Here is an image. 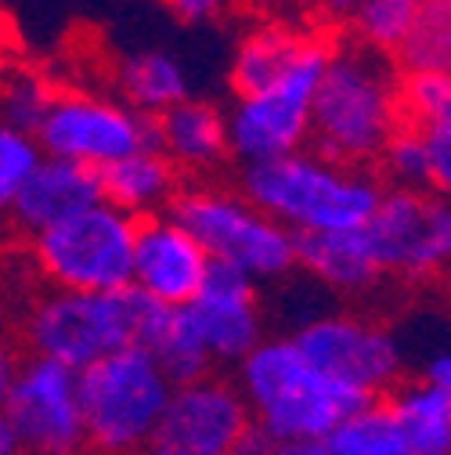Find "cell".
I'll return each instance as SVG.
<instances>
[{
    "mask_svg": "<svg viewBox=\"0 0 451 455\" xmlns=\"http://www.w3.org/2000/svg\"><path fill=\"white\" fill-rule=\"evenodd\" d=\"M401 69L390 54L354 44H332L325 73L311 101V152L368 170L401 127L398 108Z\"/></svg>",
    "mask_w": 451,
    "mask_h": 455,
    "instance_id": "1",
    "label": "cell"
},
{
    "mask_svg": "<svg viewBox=\"0 0 451 455\" xmlns=\"http://www.w3.org/2000/svg\"><path fill=\"white\" fill-rule=\"evenodd\" d=\"M372 170L332 163L311 148L242 166L239 192L289 235L358 232L383 199Z\"/></svg>",
    "mask_w": 451,
    "mask_h": 455,
    "instance_id": "2",
    "label": "cell"
},
{
    "mask_svg": "<svg viewBox=\"0 0 451 455\" xmlns=\"http://www.w3.org/2000/svg\"><path fill=\"white\" fill-rule=\"evenodd\" d=\"M235 369L253 427L274 444H321L344 419L372 405L368 394L318 372L289 336H264Z\"/></svg>",
    "mask_w": 451,
    "mask_h": 455,
    "instance_id": "3",
    "label": "cell"
},
{
    "mask_svg": "<svg viewBox=\"0 0 451 455\" xmlns=\"http://www.w3.org/2000/svg\"><path fill=\"white\" fill-rule=\"evenodd\" d=\"M170 217L202 246L210 264H224L249 282H281L297 271V235L260 213L239 188L192 185L170 206Z\"/></svg>",
    "mask_w": 451,
    "mask_h": 455,
    "instance_id": "4",
    "label": "cell"
},
{
    "mask_svg": "<svg viewBox=\"0 0 451 455\" xmlns=\"http://www.w3.org/2000/svg\"><path fill=\"white\" fill-rule=\"evenodd\" d=\"M83 441L112 455H134L155 444L174 383L141 347H123L76 372Z\"/></svg>",
    "mask_w": 451,
    "mask_h": 455,
    "instance_id": "5",
    "label": "cell"
},
{
    "mask_svg": "<svg viewBox=\"0 0 451 455\" xmlns=\"http://www.w3.org/2000/svg\"><path fill=\"white\" fill-rule=\"evenodd\" d=\"M134 228L127 213L94 203L29 239L33 264L59 293H120L131 290Z\"/></svg>",
    "mask_w": 451,
    "mask_h": 455,
    "instance_id": "6",
    "label": "cell"
},
{
    "mask_svg": "<svg viewBox=\"0 0 451 455\" xmlns=\"http://www.w3.org/2000/svg\"><path fill=\"white\" fill-rule=\"evenodd\" d=\"M141 293H59L51 290L26 315V344L33 358L59 362L69 372H83L94 362L134 347Z\"/></svg>",
    "mask_w": 451,
    "mask_h": 455,
    "instance_id": "7",
    "label": "cell"
},
{
    "mask_svg": "<svg viewBox=\"0 0 451 455\" xmlns=\"http://www.w3.org/2000/svg\"><path fill=\"white\" fill-rule=\"evenodd\" d=\"M328 54H332V40L311 33L300 59L271 87L235 98V105L224 112L232 159H239L242 166H253V163H267V159L307 148L311 101Z\"/></svg>",
    "mask_w": 451,
    "mask_h": 455,
    "instance_id": "8",
    "label": "cell"
},
{
    "mask_svg": "<svg viewBox=\"0 0 451 455\" xmlns=\"http://www.w3.org/2000/svg\"><path fill=\"white\" fill-rule=\"evenodd\" d=\"M33 138L44 156L98 174L123 156L155 148V124L127 108L120 98L94 91H54Z\"/></svg>",
    "mask_w": 451,
    "mask_h": 455,
    "instance_id": "9",
    "label": "cell"
},
{
    "mask_svg": "<svg viewBox=\"0 0 451 455\" xmlns=\"http://www.w3.org/2000/svg\"><path fill=\"white\" fill-rule=\"evenodd\" d=\"M361 235L383 278L433 282L451 260V206L437 192L383 188Z\"/></svg>",
    "mask_w": 451,
    "mask_h": 455,
    "instance_id": "10",
    "label": "cell"
},
{
    "mask_svg": "<svg viewBox=\"0 0 451 455\" xmlns=\"http://www.w3.org/2000/svg\"><path fill=\"white\" fill-rule=\"evenodd\" d=\"M289 339L318 372L368 394L372 402L398 387L405 372L401 339L361 315H318Z\"/></svg>",
    "mask_w": 451,
    "mask_h": 455,
    "instance_id": "11",
    "label": "cell"
},
{
    "mask_svg": "<svg viewBox=\"0 0 451 455\" xmlns=\"http://www.w3.org/2000/svg\"><path fill=\"white\" fill-rule=\"evenodd\" d=\"M22 448L40 455H69L83 444V416L76 372L47 358H26L15 365L8 402L0 409Z\"/></svg>",
    "mask_w": 451,
    "mask_h": 455,
    "instance_id": "12",
    "label": "cell"
},
{
    "mask_svg": "<svg viewBox=\"0 0 451 455\" xmlns=\"http://www.w3.org/2000/svg\"><path fill=\"white\" fill-rule=\"evenodd\" d=\"M249 427L253 419L239 387L224 376H202L170 390L155 444L185 455H232Z\"/></svg>",
    "mask_w": 451,
    "mask_h": 455,
    "instance_id": "13",
    "label": "cell"
},
{
    "mask_svg": "<svg viewBox=\"0 0 451 455\" xmlns=\"http://www.w3.org/2000/svg\"><path fill=\"white\" fill-rule=\"evenodd\" d=\"M185 315L213 369L239 365L264 339L260 286L224 264H210L202 290L185 307Z\"/></svg>",
    "mask_w": 451,
    "mask_h": 455,
    "instance_id": "14",
    "label": "cell"
},
{
    "mask_svg": "<svg viewBox=\"0 0 451 455\" xmlns=\"http://www.w3.org/2000/svg\"><path fill=\"white\" fill-rule=\"evenodd\" d=\"M206 271H210V257L170 213L138 220L134 260H131L134 293H141L159 307H188L202 290Z\"/></svg>",
    "mask_w": 451,
    "mask_h": 455,
    "instance_id": "15",
    "label": "cell"
},
{
    "mask_svg": "<svg viewBox=\"0 0 451 455\" xmlns=\"http://www.w3.org/2000/svg\"><path fill=\"white\" fill-rule=\"evenodd\" d=\"M152 124H155V152L170 159L181 178L213 174V170H220L232 159L224 108L206 98H185Z\"/></svg>",
    "mask_w": 451,
    "mask_h": 455,
    "instance_id": "16",
    "label": "cell"
},
{
    "mask_svg": "<svg viewBox=\"0 0 451 455\" xmlns=\"http://www.w3.org/2000/svg\"><path fill=\"white\" fill-rule=\"evenodd\" d=\"M94 203H101V188H98L94 170L44 156L40 166L33 170V178L26 181V188L19 192L8 217L22 235L33 239V235L47 232L51 224H59V220H66V217H73Z\"/></svg>",
    "mask_w": 451,
    "mask_h": 455,
    "instance_id": "17",
    "label": "cell"
},
{
    "mask_svg": "<svg viewBox=\"0 0 451 455\" xmlns=\"http://www.w3.org/2000/svg\"><path fill=\"white\" fill-rule=\"evenodd\" d=\"M98 188H101V203H108L112 210L127 213L131 220H148L159 213H170L174 199L185 188V178L162 152L145 148L98 170Z\"/></svg>",
    "mask_w": 451,
    "mask_h": 455,
    "instance_id": "18",
    "label": "cell"
},
{
    "mask_svg": "<svg viewBox=\"0 0 451 455\" xmlns=\"http://www.w3.org/2000/svg\"><path fill=\"white\" fill-rule=\"evenodd\" d=\"M134 347L148 351L174 387L202 379V376H213V362L206 358L185 307H159V304L145 300L141 304V318H138Z\"/></svg>",
    "mask_w": 451,
    "mask_h": 455,
    "instance_id": "19",
    "label": "cell"
},
{
    "mask_svg": "<svg viewBox=\"0 0 451 455\" xmlns=\"http://www.w3.org/2000/svg\"><path fill=\"white\" fill-rule=\"evenodd\" d=\"M116 98L141 112V116L155 120L178 101L192 98V76L188 66L170 51H134L116 62Z\"/></svg>",
    "mask_w": 451,
    "mask_h": 455,
    "instance_id": "20",
    "label": "cell"
},
{
    "mask_svg": "<svg viewBox=\"0 0 451 455\" xmlns=\"http://www.w3.org/2000/svg\"><path fill=\"white\" fill-rule=\"evenodd\" d=\"M297 271H307L321 286L340 293H365L383 278L361 228L332 235H297Z\"/></svg>",
    "mask_w": 451,
    "mask_h": 455,
    "instance_id": "21",
    "label": "cell"
},
{
    "mask_svg": "<svg viewBox=\"0 0 451 455\" xmlns=\"http://www.w3.org/2000/svg\"><path fill=\"white\" fill-rule=\"evenodd\" d=\"M383 405L398 423L412 455H447L451 451V390L430 387L423 379L398 383Z\"/></svg>",
    "mask_w": 451,
    "mask_h": 455,
    "instance_id": "22",
    "label": "cell"
},
{
    "mask_svg": "<svg viewBox=\"0 0 451 455\" xmlns=\"http://www.w3.org/2000/svg\"><path fill=\"white\" fill-rule=\"evenodd\" d=\"M307 36L311 33H297L289 26H260L253 33H246L232 54V69H228V84H232L235 98L271 87L300 59Z\"/></svg>",
    "mask_w": 451,
    "mask_h": 455,
    "instance_id": "23",
    "label": "cell"
},
{
    "mask_svg": "<svg viewBox=\"0 0 451 455\" xmlns=\"http://www.w3.org/2000/svg\"><path fill=\"white\" fill-rule=\"evenodd\" d=\"M401 73H451V0H430L393 54Z\"/></svg>",
    "mask_w": 451,
    "mask_h": 455,
    "instance_id": "24",
    "label": "cell"
},
{
    "mask_svg": "<svg viewBox=\"0 0 451 455\" xmlns=\"http://www.w3.org/2000/svg\"><path fill=\"white\" fill-rule=\"evenodd\" d=\"M321 444L328 455H412L398 423L390 419L383 397L344 419Z\"/></svg>",
    "mask_w": 451,
    "mask_h": 455,
    "instance_id": "25",
    "label": "cell"
},
{
    "mask_svg": "<svg viewBox=\"0 0 451 455\" xmlns=\"http://www.w3.org/2000/svg\"><path fill=\"white\" fill-rule=\"evenodd\" d=\"M54 91L59 87H54L44 73L29 69V66L0 69V127L36 134Z\"/></svg>",
    "mask_w": 451,
    "mask_h": 455,
    "instance_id": "26",
    "label": "cell"
},
{
    "mask_svg": "<svg viewBox=\"0 0 451 455\" xmlns=\"http://www.w3.org/2000/svg\"><path fill=\"white\" fill-rule=\"evenodd\" d=\"M379 181L386 178L390 188H405V192H437L433 188V166L426 156V138L423 127L401 124L398 131L390 134L386 148L379 152Z\"/></svg>",
    "mask_w": 451,
    "mask_h": 455,
    "instance_id": "27",
    "label": "cell"
},
{
    "mask_svg": "<svg viewBox=\"0 0 451 455\" xmlns=\"http://www.w3.org/2000/svg\"><path fill=\"white\" fill-rule=\"evenodd\" d=\"M426 4L430 0H368L361 15L351 22L358 33V44L393 59Z\"/></svg>",
    "mask_w": 451,
    "mask_h": 455,
    "instance_id": "28",
    "label": "cell"
},
{
    "mask_svg": "<svg viewBox=\"0 0 451 455\" xmlns=\"http://www.w3.org/2000/svg\"><path fill=\"white\" fill-rule=\"evenodd\" d=\"M401 124L430 127L451 116V73H401L398 80Z\"/></svg>",
    "mask_w": 451,
    "mask_h": 455,
    "instance_id": "29",
    "label": "cell"
},
{
    "mask_svg": "<svg viewBox=\"0 0 451 455\" xmlns=\"http://www.w3.org/2000/svg\"><path fill=\"white\" fill-rule=\"evenodd\" d=\"M44 152L33 134L0 127V217H8L19 192L33 178V170L40 166Z\"/></svg>",
    "mask_w": 451,
    "mask_h": 455,
    "instance_id": "30",
    "label": "cell"
},
{
    "mask_svg": "<svg viewBox=\"0 0 451 455\" xmlns=\"http://www.w3.org/2000/svg\"><path fill=\"white\" fill-rule=\"evenodd\" d=\"M423 138H426V156L433 166V188L437 196H444L451 185V116L423 127Z\"/></svg>",
    "mask_w": 451,
    "mask_h": 455,
    "instance_id": "31",
    "label": "cell"
},
{
    "mask_svg": "<svg viewBox=\"0 0 451 455\" xmlns=\"http://www.w3.org/2000/svg\"><path fill=\"white\" fill-rule=\"evenodd\" d=\"M155 4H162L185 26H206V22H213V19H220L224 12H228L232 0H155Z\"/></svg>",
    "mask_w": 451,
    "mask_h": 455,
    "instance_id": "32",
    "label": "cell"
},
{
    "mask_svg": "<svg viewBox=\"0 0 451 455\" xmlns=\"http://www.w3.org/2000/svg\"><path fill=\"white\" fill-rule=\"evenodd\" d=\"M365 4H368V0H314V8H318L328 22H354Z\"/></svg>",
    "mask_w": 451,
    "mask_h": 455,
    "instance_id": "33",
    "label": "cell"
},
{
    "mask_svg": "<svg viewBox=\"0 0 451 455\" xmlns=\"http://www.w3.org/2000/svg\"><path fill=\"white\" fill-rule=\"evenodd\" d=\"M419 379H423V383H430V387L451 390V355H447V351L430 355V358H426V365H423V376H419Z\"/></svg>",
    "mask_w": 451,
    "mask_h": 455,
    "instance_id": "34",
    "label": "cell"
},
{
    "mask_svg": "<svg viewBox=\"0 0 451 455\" xmlns=\"http://www.w3.org/2000/svg\"><path fill=\"white\" fill-rule=\"evenodd\" d=\"M274 448H278V444H274L260 427H249V430L242 434V441L235 444L232 455H274Z\"/></svg>",
    "mask_w": 451,
    "mask_h": 455,
    "instance_id": "35",
    "label": "cell"
},
{
    "mask_svg": "<svg viewBox=\"0 0 451 455\" xmlns=\"http://www.w3.org/2000/svg\"><path fill=\"white\" fill-rule=\"evenodd\" d=\"M15 355H12V347L0 339V409H4V402H8V390H12V379H15Z\"/></svg>",
    "mask_w": 451,
    "mask_h": 455,
    "instance_id": "36",
    "label": "cell"
},
{
    "mask_svg": "<svg viewBox=\"0 0 451 455\" xmlns=\"http://www.w3.org/2000/svg\"><path fill=\"white\" fill-rule=\"evenodd\" d=\"M0 455H22V444H19V437L4 416H0Z\"/></svg>",
    "mask_w": 451,
    "mask_h": 455,
    "instance_id": "37",
    "label": "cell"
},
{
    "mask_svg": "<svg viewBox=\"0 0 451 455\" xmlns=\"http://www.w3.org/2000/svg\"><path fill=\"white\" fill-rule=\"evenodd\" d=\"M274 455H328V451L318 441H300V444H278Z\"/></svg>",
    "mask_w": 451,
    "mask_h": 455,
    "instance_id": "38",
    "label": "cell"
},
{
    "mask_svg": "<svg viewBox=\"0 0 451 455\" xmlns=\"http://www.w3.org/2000/svg\"><path fill=\"white\" fill-rule=\"evenodd\" d=\"M141 455H185V451H174V448H162V444H152V448H145Z\"/></svg>",
    "mask_w": 451,
    "mask_h": 455,
    "instance_id": "39",
    "label": "cell"
}]
</instances>
